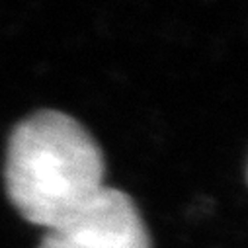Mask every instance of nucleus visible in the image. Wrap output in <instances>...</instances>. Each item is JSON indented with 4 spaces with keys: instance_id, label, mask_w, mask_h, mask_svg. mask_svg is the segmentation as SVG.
<instances>
[{
    "instance_id": "f257e3e1",
    "label": "nucleus",
    "mask_w": 248,
    "mask_h": 248,
    "mask_svg": "<svg viewBox=\"0 0 248 248\" xmlns=\"http://www.w3.org/2000/svg\"><path fill=\"white\" fill-rule=\"evenodd\" d=\"M4 176L22 217L53 231L104 188V155L77 119L39 111L14 129Z\"/></svg>"
},
{
    "instance_id": "f03ea898",
    "label": "nucleus",
    "mask_w": 248,
    "mask_h": 248,
    "mask_svg": "<svg viewBox=\"0 0 248 248\" xmlns=\"http://www.w3.org/2000/svg\"><path fill=\"white\" fill-rule=\"evenodd\" d=\"M73 248H151V238L133 200L104 188L65 225L53 229Z\"/></svg>"
},
{
    "instance_id": "7ed1b4c3",
    "label": "nucleus",
    "mask_w": 248,
    "mask_h": 248,
    "mask_svg": "<svg viewBox=\"0 0 248 248\" xmlns=\"http://www.w3.org/2000/svg\"><path fill=\"white\" fill-rule=\"evenodd\" d=\"M39 248H73V246L69 244V240L63 234H59L57 231H47Z\"/></svg>"
}]
</instances>
